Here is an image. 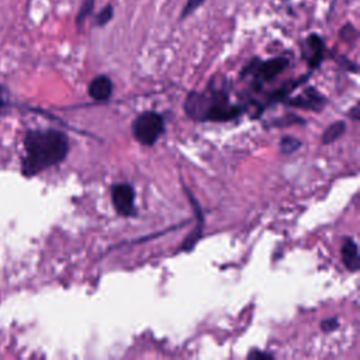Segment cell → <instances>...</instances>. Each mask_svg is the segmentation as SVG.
<instances>
[{
  "label": "cell",
  "mask_w": 360,
  "mask_h": 360,
  "mask_svg": "<svg viewBox=\"0 0 360 360\" xmlns=\"http://www.w3.org/2000/svg\"><path fill=\"white\" fill-rule=\"evenodd\" d=\"M69 152L68 136L56 129L28 131L24 136L22 174L32 177L45 169L60 163Z\"/></svg>",
  "instance_id": "6da1fadb"
},
{
  "label": "cell",
  "mask_w": 360,
  "mask_h": 360,
  "mask_svg": "<svg viewBox=\"0 0 360 360\" xmlns=\"http://www.w3.org/2000/svg\"><path fill=\"white\" fill-rule=\"evenodd\" d=\"M186 108L188 115L200 112V118L211 121H228L240 114V108L229 103L228 94L224 90H211V96L193 93L187 98Z\"/></svg>",
  "instance_id": "7a4b0ae2"
},
{
  "label": "cell",
  "mask_w": 360,
  "mask_h": 360,
  "mask_svg": "<svg viewBox=\"0 0 360 360\" xmlns=\"http://www.w3.org/2000/svg\"><path fill=\"white\" fill-rule=\"evenodd\" d=\"M163 129V117L155 111L142 112L132 122V134L135 139L146 146L153 145L162 135Z\"/></svg>",
  "instance_id": "3957f363"
},
{
  "label": "cell",
  "mask_w": 360,
  "mask_h": 360,
  "mask_svg": "<svg viewBox=\"0 0 360 360\" xmlns=\"http://www.w3.org/2000/svg\"><path fill=\"white\" fill-rule=\"evenodd\" d=\"M134 198H135V191L134 188L127 184V183H121V184H115L111 190V200H112V205L115 208V211L120 215L128 217V215H134L135 212V207H134Z\"/></svg>",
  "instance_id": "277c9868"
},
{
  "label": "cell",
  "mask_w": 360,
  "mask_h": 360,
  "mask_svg": "<svg viewBox=\"0 0 360 360\" xmlns=\"http://www.w3.org/2000/svg\"><path fill=\"white\" fill-rule=\"evenodd\" d=\"M288 65V59L285 58H274L266 62H256V66L253 69H246L253 72L255 79L256 80H262V82H267L271 80L273 77H276L277 75H280Z\"/></svg>",
  "instance_id": "5b68a950"
},
{
  "label": "cell",
  "mask_w": 360,
  "mask_h": 360,
  "mask_svg": "<svg viewBox=\"0 0 360 360\" xmlns=\"http://www.w3.org/2000/svg\"><path fill=\"white\" fill-rule=\"evenodd\" d=\"M111 93H112V83L104 75H100V76L94 77L89 84V94L96 101L108 100Z\"/></svg>",
  "instance_id": "8992f818"
},
{
  "label": "cell",
  "mask_w": 360,
  "mask_h": 360,
  "mask_svg": "<svg viewBox=\"0 0 360 360\" xmlns=\"http://www.w3.org/2000/svg\"><path fill=\"white\" fill-rule=\"evenodd\" d=\"M342 260L345 266L350 271L359 270V252H357V245L352 238H345L343 245H342Z\"/></svg>",
  "instance_id": "52a82bcc"
},
{
  "label": "cell",
  "mask_w": 360,
  "mask_h": 360,
  "mask_svg": "<svg viewBox=\"0 0 360 360\" xmlns=\"http://www.w3.org/2000/svg\"><path fill=\"white\" fill-rule=\"evenodd\" d=\"M307 49L309 51V53H305V58L308 60V63L312 66V68H316L322 59V55H323V42L322 39L316 35V34H312L307 38Z\"/></svg>",
  "instance_id": "ba28073f"
},
{
  "label": "cell",
  "mask_w": 360,
  "mask_h": 360,
  "mask_svg": "<svg viewBox=\"0 0 360 360\" xmlns=\"http://www.w3.org/2000/svg\"><path fill=\"white\" fill-rule=\"evenodd\" d=\"M345 129H346V125L343 121L330 124L322 135V143H332L345 132Z\"/></svg>",
  "instance_id": "9c48e42d"
},
{
  "label": "cell",
  "mask_w": 360,
  "mask_h": 360,
  "mask_svg": "<svg viewBox=\"0 0 360 360\" xmlns=\"http://www.w3.org/2000/svg\"><path fill=\"white\" fill-rule=\"evenodd\" d=\"M94 3L96 0H83L82 6L79 8V13L76 15V25L82 27L84 24V21L87 20V17H90V14L93 13L94 8Z\"/></svg>",
  "instance_id": "30bf717a"
},
{
  "label": "cell",
  "mask_w": 360,
  "mask_h": 360,
  "mask_svg": "<svg viewBox=\"0 0 360 360\" xmlns=\"http://www.w3.org/2000/svg\"><path fill=\"white\" fill-rule=\"evenodd\" d=\"M114 17V7L111 4H107L104 8H101V11L96 15L94 18V24L97 27H103L105 24H108Z\"/></svg>",
  "instance_id": "8fae6325"
},
{
  "label": "cell",
  "mask_w": 360,
  "mask_h": 360,
  "mask_svg": "<svg viewBox=\"0 0 360 360\" xmlns=\"http://www.w3.org/2000/svg\"><path fill=\"white\" fill-rule=\"evenodd\" d=\"M300 146H301V142L292 136H284L280 142V148L283 153H291L297 150Z\"/></svg>",
  "instance_id": "7c38bea8"
},
{
  "label": "cell",
  "mask_w": 360,
  "mask_h": 360,
  "mask_svg": "<svg viewBox=\"0 0 360 360\" xmlns=\"http://www.w3.org/2000/svg\"><path fill=\"white\" fill-rule=\"evenodd\" d=\"M204 3H205V0H186V4L180 13V18L184 20L186 17L193 14L195 10H198Z\"/></svg>",
  "instance_id": "4fadbf2b"
},
{
  "label": "cell",
  "mask_w": 360,
  "mask_h": 360,
  "mask_svg": "<svg viewBox=\"0 0 360 360\" xmlns=\"http://www.w3.org/2000/svg\"><path fill=\"white\" fill-rule=\"evenodd\" d=\"M338 325H339V322L336 318H329L326 321H322L321 328L323 332H330V330H335L338 328Z\"/></svg>",
  "instance_id": "5bb4252c"
},
{
  "label": "cell",
  "mask_w": 360,
  "mask_h": 360,
  "mask_svg": "<svg viewBox=\"0 0 360 360\" xmlns=\"http://www.w3.org/2000/svg\"><path fill=\"white\" fill-rule=\"evenodd\" d=\"M7 103V98H6V89L3 86H0V111L4 108Z\"/></svg>",
  "instance_id": "9a60e30c"
},
{
  "label": "cell",
  "mask_w": 360,
  "mask_h": 360,
  "mask_svg": "<svg viewBox=\"0 0 360 360\" xmlns=\"http://www.w3.org/2000/svg\"><path fill=\"white\" fill-rule=\"evenodd\" d=\"M249 357H257V359H259V357H267V359L270 357V359H271V354L262 353V352H252V353L249 354Z\"/></svg>",
  "instance_id": "2e32d148"
}]
</instances>
